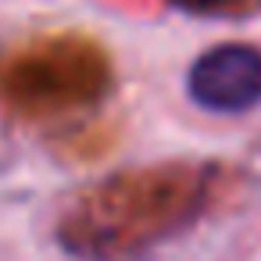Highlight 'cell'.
<instances>
[{"label":"cell","instance_id":"cell-1","mask_svg":"<svg viewBox=\"0 0 261 261\" xmlns=\"http://www.w3.org/2000/svg\"><path fill=\"white\" fill-rule=\"evenodd\" d=\"M186 93L215 115H243L261 104V50L250 43H218L186 72Z\"/></svg>","mask_w":261,"mask_h":261},{"label":"cell","instance_id":"cell-2","mask_svg":"<svg viewBox=\"0 0 261 261\" xmlns=\"http://www.w3.org/2000/svg\"><path fill=\"white\" fill-rule=\"evenodd\" d=\"M168 8L193 18H254L261 15V0H165Z\"/></svg>","mask_w":261,"mask_h":261}]
</instances>
